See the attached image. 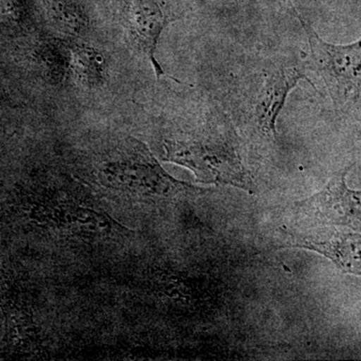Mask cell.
Returning <instances> with one entry per match:
<instances>
[{
	"instance_id": "6",
	"label": "cell",
	"mask_w": 361,
	"mask_h": 361,
	"mask_svg": "<svg viewBox=\"0 0 361 361\" xmlns=\"http://www.w3.org/2000/svg\"><path fill=\"white\" fill-rule=\"evenodd\" d=\"M353 166L339 171L322 191L296 202L297 215L308 226L360 229V192L349 189L346 175Z\"/></svg>"
},
{
	"instance_id": "2",
	"label": "cell",
	"mask_w": 361,
	"mask_h": 361,
	"mask_svg": "<svg viewBox=\"0 0 361 361\" xmlns=\"http://www.w3.org/2000/svg\"><path fill=\"white\" fill-rule=\"evenodd\" d=\"M94 172L97 187L130 204L171 205L208 192L169 175L148 147L135 139H128L115 154L102 159Z\"/></svg>"
},
{
	"instance_id": "9",
	"label": "cell",
	"mask_w": 361,
	"mask_h": 361,
	"mask_svg": "<svg viewBox=\"0 0 361 361\" xmlns=\"http://www.w3.org/2000/svg\"><path fill=\"white\" fill-rule=\"evenodd\" d=\"M75 68L78 78L87 85L97 84L102 78V56L90 49H80L75 52Z\"/></svg>"
},
{
	"instance_id": "7",
	"label": "cell",
	"mask_w": 361,
	"mask_h": 361,
	"mask_svg": "<svg viewBox=\"0 0 361 361\" xmlns=\"http://www.w3.org/2000/svg\"><path fill=\"white\" fill-rule=\"evenodd\" d=\"M322 254L343 272L360 275V235L345 228L310 226L307 231L288 234L285 245Z\"/></svg>"
},
{
	"instance_id": "8",
	"label": "cell",
	"mask_w": 361,
	"mask_h": 361,
	"mask_svg": "<svg viewBox=\"0 0 361 361\" xmlns=\"http://www.w3.org/2000/svg\"><path fill=\"white\" fill-rule=\"evenodd\" d=\"M130 37L137 49L148 59L156 77L167 75L156 59L157 47L170 18L156 0H130L129 14Z\"/></svg>"
},
{
	"instance_id": "4",
	"label": "cell",
	"mask_w": 361,
	"mask_h": 361,
	"mask_svg": "<svg viewBox=\"0 0 361 361\" xmlns=\"http://www.w3.org/2000/svg\"><path fill=\"white\" fill-rule=\"evenodd\" d=\"M293 11L305 30L310 45L308 68L317 73L324 82L334 108L338 111H346L353 108L360 110V40L346 45L329 44L304 20L295 9Z\"/></svg>"
},
{
	"instance_id": "1",
	"label": "cell",
	"mask_w": 361,
	"mask_h": 361,
	"mask_svg": "<svg viewBox=\"0 0 361 361\" xmlns=\"http://www.w3.org/2000/svg\"><path fill=\"white\" fill-rule=\"evenodd\" d=\"M163 147V161L189 169L198 182L255 192L234 121L209 97L200 99L184 127L164 137Z\"/></svg>"
},
{
	"instance_id": "5",
	"label": "cell",
	"mask_w": 361,
	"mask_h": 361,
	"mask_svg": "<svg viewBox=\"0 0 361 361\" xmlns=\"http://www.w3.org/2000/svg\"><path fill=\"white\" fill-rule=\"evenodd\" d=\"M28 204L32 224L59 236L94 241L114 236L123 229L106 214L71 199L44 197Z\"/></svg>"
},
{
	"instance_id": "3",
	"label": "cell",
	"mask_w": 361,
	"mask_h": 361,
	"mask_svg": "<svg viewBox=\"0 0 361 361\" xmlns=\"http://www.w3.org/2000/svg\"><path fill=\"white\" fill-rule=\"evenodd\" d=\"M301 80L310 82L301 68L283 61L268 59L249 73L237 99L239 123H235L243 142L259 148L276 145L278 116Z\"/></svg>"
}]
</instances>
